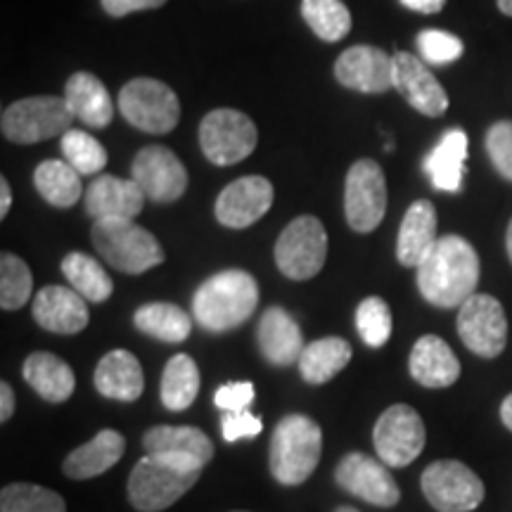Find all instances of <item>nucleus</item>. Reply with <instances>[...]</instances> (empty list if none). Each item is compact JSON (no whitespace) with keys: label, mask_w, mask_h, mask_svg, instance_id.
<instances>
[{"label":"nucleus","mask_w":512,"mask_h":512,"mask_svg":"<svg viewBox=\"0 0 512 512\" xmlns=\"http://www.w3.org/2000/svg\"><path fill=\"white\" fill-rule=\"evenodd\" d=\"M24 380L34 392L50 403H62L74 394L76 377L67 361L48 351H36L24 361Z\"/></svg>","instance_id":"28"},{"label":"nucleus","mask_w":512,"mask_h":512,"mask_svg":"<svg viewBox=\"0 0 512 512\" xmlns=\"http://www.w3.org/2000/svg\"><path fill=\"white\" fill-rule=\"evenodd\" d=\"M0 512H67V505L53 489L19 482L0 491Z\"/></svg>","instance_id":"37"},{"label":"nucleus","mask_w":512,"mask_h":512,"mask_svg":"<svg viewBox=\"0 0 512 512\" xmlns=\"http://www.w3.org/2000/svg\"><path fill=\"white\" fill-rule=\"evenodd\" d=\"M467 133L460 128L444 133L432 155L425 159V174L430 176L432 185L441 192H458L463 185L465 162H467Z\"/></svg>","instance_id":"29"},{"label":"nucleus","mask_w":512,"mask_h":512,"mask_svg":"<svg viewBox=\"0 0 512 512\" xmlns=\"http://www.w3.org/2000/svg\"><path fill=\"white\" fill-rule=\"evenodd\" d=\"M34 185L38 195L57 209H69L81 200V174L60 159H46L36 166Z\"/></svg>","instance_id":"32"},{"label":"nucleus","mask_w":512,"mask_h":512,"mask_svg":"<svg viewBox=\"0 0 512 512\" xmlns=\"http://www.w3.org/2000/svg\"><path fill=\"white\" fill-rule=\"evenodd\" d=\"M200 475L202 467L147 453L128 477V501L138 512H162L190 491Z\"/></svg>","instance_id":"4"},{"label":"nucleus","mask_w":512,"mask_h":512,"mask_svg":"<svg viewBox=\"0 0 512 512\" xmlns=\"http://www.w3.org/2000/svg\"><path fill=\"white\" fill-rule=\"evenodd\" d=\"M119 110L128 124L155 136L171 133L181 121L178 95L164 81L150 76H140L121 88Z\"/></svg>","instance_id":"7"},{"label":"nucleus","mask_w":512,"mask_h":512,"mask_svg":"<svg viewBox=\"0 0 512 512\" xmlns=\"http://www.w3.org/2000/svg\"><path fill=\"white\" fill-rule=\"evenodd\" d=\"M124 448L126 441L117 430H102L88 444L79 446L64 458V475L69 479H76V482L105 475L124 456Z\"/></svg>","instance_id":"27"},{"label":"nucleus","mask_w":512,"mask_h":512,"mask_svg":"<svg viewBox=\"0 0 512 512\" xmlns=\"http://www.w3.org/2000/svg\"><path fill=\"white\" fill-rule=\"evenodd\" d=\"M422 494L437 512H472L484 501V482L460 460H437L422 472Z\"/></svg>","instance_id":"10"},{"label":"nucleus","mask_w":512,"mask_h":512,"mask_svg":"<svg viewBox=\"0 0 512 512\" xmlns=\"http://www.w3.org/2000/svg\"><path fill=\"white\" fill-rule=\"evenodd\" d=\"M60 138L64 162L79 171L81 176H93L107 166L105 145L98 138H93L91 133L79 131V128H69Z\"/></svg>","instance_id":"36"},{"label":"nucleus","mask_w":512,"mask_h":512,"mask_svg":"<svg viewBox=\"0 0 512 512\" xmlns=\"http://www.w3.org/2000/svg\"><path fill=\"white\" fill-rule=\"evenodd\" d=\"M458 335L472 354L496 358L508 344V318L491 294H472L458 311Z\"/></svg>","instance_id":"13"},{"label":"nucleus","mask_w":512,"mask_h":512,"mask_svg":"<svg viewBox=\"0 0 512 512\" xmlns=\"http://www.w3.org/2000/svg\"><path fill=\"white\" fill-rule=\"evenodd\" d=\"M418 50L427 62L432 64H448L456 62L463 55V41L458 36L448 34L439 29H425L418 34Z\"/></svg>","instance_id":"40"},{"label":"nucleus","mask_w":512,"mask_h":512,"mask_svg":"<svg viewBox=\"0 0 512 512\" xmlns=\"http://www.w3.org/2000/svg\"><path fill=\"white\" fill-rule=\"evenodd\" d=\"M62 273L69 280L72 290L81 294L86 302L102 304L112 297L114 283L93 256L83 252H72L62 259Z\"/></svg>","instance_id":"34"},{"label":"nucleus","mask_w":512,"mask_h":512,"mask_svg":"<svg viewBox=\"0 0 512 512\" xmlns=\"http://www.w3.org/2000/svg\"><path fill=\"white\" fill-rule=\"evenodd\" d=\"M31 311H34L36 323L55 335H76V332L86 330L88 320H91L86 299L76 290L60 285L43 287L36 294Z\"/></svg>","instance_id":"19"},{"label":"nucleus","mask_w":512,"mask_h":512,"mask_svg":"<svg viewBox=\"0 0 512 512\" xmlns=\"http://www.w3.org/2000/svg\"><path fill=\"white\" fill-rule=\"evenodd\" d=\"M133 181L140 185L147 200L171 204L181 200L188 188V171L174 152L164 145H147L131 164Z\"/></svg>","instance_id":"15"},{"label":"nucleus","mask_w":512,"mask_h":512,"mask_svg":"<svg viewBox=\"0 0 512 512\" xmlns=\"http://www.w3.org/2000/svg\"><path fill=\"white\" fill-rule=\"evenodd\" d=\"M335 79L349 91L387 93L394 88V57L375 46L347 48L335 62Z\"/></svg>","instance_id":"17"},{"label":"nucleus","mask_w":512,"mask_h":512,"mask_svg":"<svg viewBox=\"0 0 512 512\" xmlns=\"http://www.w3.org/2000/svg\"><path fill=\"white\" fill-rule=\"evenodd\" d=\"M74 114L69 110L67 100L55 95H36L24 98L5 107L0 117V131L3 136L19 145H34L41 140L64 136L72 128Z\"/></svg>","instance_id":"6"},{"label":"nucleus","mask_w":512,"mask_h":512,"mask_svg":"<svg viewBox=\"0 0 512 512\" xmlns=\"http://www.w3.org/2000/svg\"><path fill=\"white\" fill-rule=\"evenodd\" d=\"M164 408L169 411H185L200 394V368L188 354H178L166 363L162 382H159Z\"/></svg>","instance_id":"33"},{"label":"nucleus","mask_w":512,"mask_h":512,"mask_svg":"<svg viewBox=\"0 0 512 512\" xmlns=\"http://www.w3.org/2000/svg\"><path fill=\"white\" fill-rule=\"evenodd\" d=\"M335 512H358V510L356 508H349V505H339Z\"/></svg>","instance_id":"51"},{"label":"nucleus","mask_w":512,"mask_h":512,"mask_svg":"<svg viewBox=\"0 0 512 512\" xmlns=\"http://www.w3.org/2000/svg\"><path fill=\"white\" fill-rule=\"evenodd\" d=\"M93 247L105 264L121 273L140 275L164 261V249L155 235L133 219H100L91 228Z\"/></svg>","instance_id":"5"},{"label":"nucleus","mask_w":512,"mask_h":512,"mask_svg":"<svg viewBox=\"0 0 512 512\" xmlns=\"http://www.w3.org/2000/svg\"><path fill=\"white\" fill-rule=\"evenodd\" d=\"M233 512H245V510H233Z\"/></svg>","instance_id":"52"},{"label":"nucleus","mask_w":512,"mask_h":512,"mask_svg":"<svg viewBox=\"0 0 512 512\" xmlns=\"http://www.w3.org/2000/svg\"><path fill=\"white\" fill-rule=\"evenodd\" d=\"M102 10L110 17H126L138 10H155L166 5V0H100Z\"/></svg>","instance_id":"44"},{"label":"nucleus","mask_w":512,"mask_h":512,"mask_svg":"<svg viewBox=\"0 0 512 512\" xmlns=\"http://www.w3.org/2000/svg\"><path fill=\"white\" fill-rule=\"evenodd\" d=\"M12 204V190L8 178H0V219H5Z\"/></svg>","instance_id":"47"},{"label":"nucleus","mask_w":512,"mask_h":512,"mask_svg":"<svg viewBox=\"0 0 512 512\" xmlns=\"http://www.w3.org/2000/svg\"><path fill=\"white\" fill-rule=\"evenodd\" d=\"M145 207V192L140 185L117 176H98L86 188V214L100 219H136Z\"/></svg>","instance_id":"20"},{"label":"nucleus","mask_w":512,"mask_h":512,"mask_svg":"<svg viewBox=\"0 0 512 512\" xmlns=\"http://www.w3.org/2000/svg\"><path fill=\"white\" fill-rule=\"evenodd\" d=\"M392 311L382 297H368L356 309V330L368 347L380 349L392 337Z\"/></svg>","instance_id":"39"},{"label":"nucleus","mask_w":512,"mask_h":512,"mask_svg":"<svg viewBox=\"0 0 512 512\" xmlns=\"http://www.w3.org/2000/svg\"><path fill=\"white\" fill-rule=\"evenodd\" d=\"M256 342H259L266 361L280 368L299 363V356L306 347L297 320L280 306H271L264 311L259 320V330H256Z\"/></svg>","instance_id":"22"},{"label":"nucleus","mask_w":512,"mask_h":512,"mask_svg":"<svg viewBox=\"0 0 512 512\" xmlns=\"http://www.w3.org/2000/svg\"><path fill=\"white\" fill-rule=\"evenodd\" d=\"M351 344L342 337H323L306 344L299 356V373L309 384H323L349 366Z\"/></svg>","instance_id":"30"},{"label":"nucleus","mask_w":512,"mask_h":512,"mask_svg":"<svg viewBox=\"0 0 512 512\" xmlns=\"http://www.w3.org/2000/svg\"><path fill=\"white\" fill-rule=\"evenodd\" d=\"M444 3L446 0H401L403 8L420 12V15H434V12L444 8Z\"/></svg>","instance_id":"46"},{"label":"nucleus","mask_w":512,"mask_h":512,"mask_svg":"<svg viewBox=\"0 0 512 512\" xmlns=\"http://www.w3.org/2000/svg\"><path fill=\"white\" fill-rule=\"evenodd\" d=\"M256 143V124L240 110H211L200 124L202 152L216 166L242 162L256 150Z\"/></svg>","instance_id":"9"},{"label":"nucleus","mask_w":512,"mask_h":512,"mask_svg":"<svg viewBox=\"0 0 512 512\" xmlns=\"http://www.w3.org/2000/svg\"><path fill=\"white\" fill-rule=\"evenodd\" d=\"M394 88L415 112L437 119L448 110V95L427 64L411 53L394 55Z\"/></svg>","instance_id":"18"},{"label":"nucleus","mask_w":512,"mask_h":512,"mask_svg":"<svg viewBox=\"0 0 512 512\" xmlns=\"http://www.w3.org/2000/svg\"><path fill=\"white\" fill-rule=\"evenodd\" d=\"M496 3H498V10H501L505 17H512V0H496Z\"/></svg>","instance_id":"49"},{"label":"nucleus","mask_w":512,"mask_h":512,"mask_svg":"<svg viewBox=\"0 0 512 512\" xmlns=\"http://www.w3.org/2000/svg\"><path fill=\"white\" fill-rule=\"evenodd\" d=\"M437 209L430 200H418L403 216L399 238H396V259L401 266L418 268L425 256L437 245Z\"/></svg>","instance_id":"23"},{"label":"nucleus","mask_w":512,"mask_h":512,"mask_svg":"<svg viewBox=\"0 0 512 512\" xmlns=\"http://www.w3.org/2000/svg\"><path fill=\"white\" fill-rule=\"evenodd\" d=\"M143 448L150 456H166L181 463L204 467L214 458V444L197 427L157 425L143 434Z\"/></svg>","instance_id":"21"},{"label":"nucleus","mask_w":512,"mask_h":512,"mask_svg":"<svg viewBox=\"0 0 512 512\" xmlns=\"http://www.w3.org/2000/svg\"><path fill=\"white\" fill-rule=\"evenodd\" d=\"M484 145L494 169L512 183V121H496L486 131Z\"/></svg>","instance_id":"41"},{"label":"nucleus","mask_w":512,"mask_h":512,"mask_svg":"<svg viewBox=\"0 0 512 512\" xmlns=\"http://www.w3.org/2000/svg\"><path fill=\"white\" fill-rule=\"evenodd\" d=\"M501 420H503V425L512 432V394L505 396L501 403Z\"/></svg>","instance_id":"48"},{"label":"nucleus","mask_w":512,"mask_h":512,"mask_svg":"<svg viewBox=\"0 0 512 512\" xmlns=\"http://www.w3.org/2000/svg\"><path fill=\"white\" fill-rule=\"evenodd\" d=\"M275 264L290 280H311L328 259V233L316 216H297L275 242Z\"/></svg>","instance_id":"8"},{"label":"nucleus","mask_w":512,"mask_h":512,"mask_svg":"<svg viewBox=\"0 0 512 512\" xmlns=\"http://www.w3.org/2000/svg\"><path fill=\"white\" fill-rule=\"evenodd\" d=\"M302 17L313 34L328 43L342 41L354 27L351 12L342 0H302Z\"/></svg>","instance_id":"35"},{"label":"nucleus","mask_w":512,"mask_h":512,"mask_svg":"<svg viewBox=\"0 0 512 512\" xmlns=\"http://www.w3.org/2000/svg\"><path fill=\"white\" fill-rule=\"evenodd\" d=\"M387 211V181L382 166L373 159H358L347 171L344 214L356 233H373Z\"/></svg>","instance_id":"11"},{"label":"nucleus","mask_w":512,"mask_h":512,"mask_svg":"<svg viewBox=\"0 0 512 512\" xmlns=\"http://www.w3.org/2000/svg\"><path fill=\"white\" fill-rule=\"evenodd\" d=\"M93 382L95 389L105 399L126 403L140 399L145 389V375L140 361L126 349H114L102 356L98 368H95Z\"/></svg>","instance_id":"25"},{"label":"nucleus","mask_w":512,"mask_h":512,"mask_svg":"<svg viewBox=\"0 0 512 512\" xmlns=\"http://www.w3.org/2000/svg\"><path fill=\"white\" fill-rule=\"evenodd\" d=\"M323 453V432L306 415H285L271 437V475L283 486L304 484Z\"/></svg>","instance_id":"3"},{"label":"nucleus","mask_w":512,"mask_h":512,"mask_svg":"<svg viewBox=\"0 0 512 512\" xmlns=\"http://www.w3.org/2000/svg\"><path fill=\"white\" fill-rule=\"evenodd\" d=\"M408 370L413 380L427 389H444L458 382L460 361L444 339L437 335H425L415 342L408 358Z\"/></svg>","instance_id":"24"},{"label":"nucleus","mask_w":512,"mask_h":512,"mask_svg":"<svg viewBox=\"0 0 512 512\" xmlns=\"http://www.w3.org/2000/svg\"><path fill=\"white\" fill-rule=\"evenodd\" d=\"M64 100L74 119H79L88 128H105L114 119V105L110 91L98 76L91 72H76L69 76L64 86Z\"/></svg>","instance_id":"26"},{"label":"nucleus","mask_w":512,"mask_h":512,"mask_svg":"<svg viewBox=\"0 0 512 512\" xmlns=\"http://www.w3.org/2000/svg\"><path fill=\"white\" fill-rule=\"evenodd\" d=\"M254 401V384L252 382H228L216 389L214 403L223 413L247 411L249 403Z\"/></svg>","instance_id":"42"},{"label":"nucleus","mask_w":512,"mask_h":512,"mask_svg":"<svg viewBox=\"0 0 512 512\" xmlns=\"http://www.w3.org/2000/svg\"><path fill=\"white\" fill-rule=\"evenodd\" d=\"M136 328L143 335L159 339L164 344H178L185 342L192 332V318L185 313L181 306L166 304V302H152L140 306L133 316Z\"/></svg>","instance_id":"31"},{"label":"nucleus","mask_w":512,"mask_h":512,"mask_svg":"<svg viewBox=\"0 0 512 512\" xmlns=\"http://www.w3.org/2000/svg\"><path fill=\"white\" fill-rule=\"evenodd\" d=\"M15 413V392L8 382H0V420L8 422Z\"/></svg>","instance_id":"45"},{"label":"nucleus","mask_w":512,"mask_h":512,"mask_svg":"<svg viewBox=\"0 0 512 512\" xmlns=\"http://www.w3.org/2000/svg\"><path fill=\"white\" fill-rule=\"evenodd\" d=\"M425 439V422H422L420 413L406 403L389 406L375 422V451L382 463L389 467L411 465L425 448Z\"/></svg>","instance_id":"12"},{"label":"nucleus","mask_w":512,"mask_h":512,"mask_svg":"<svg viewBox=\"0 0 512 512\" xmlns=\"http://www.w3.org/2000/svg\"><path fill=\"white\" fill-rule=\"evenodd\" d=\"M261 430H264V422L249 411L226 413L221 420L223 439L230 441V444L238 439H252L256 434H261Z\"/></svg>","instance_id":"43"},{"label":"nucleus","mask_w":512,"mask_h":512,"mask_svg":"<svg viewBox=\"0 0 512 512\" xmlns=\"http://www.w3.org/2000/svg\"><path fill=\"white\" fill-rule=\"evenodd\" d=\"M34 290V275L17 254L3 252L0 256V306L3 311H17L29 302Z\"/></svg>","instance_id":"38"},{"label":"nucleus","mask_w":512,"mask_h":512,"mask_svg":"<svg viewBox=\"0 0 512 512\" xmlns=\"http://www.w3.org/2000/svg\"><path fill=\"white\" fill-rule=\"evenodd\" d=\"M259 304V285L254 275L228 268L211 275L192 297V316L209 332H230L247 323Z\"/></svg>","instance_id":"2"},{"label":"nucleus","mask_w":512,"mask_h":512,"mask_svg":"<svg viewBox=\"0 0 512 512\" xmlns=\"http://www.w3.org/2000/svg\"><path fill=\"white\" fill-rule=\"evenodd\" d=\"M273 204V185L264 176H242L223 188L214 214L226 228H249L264 219Z\"/></svg>","instance_id":"16"},{"label":"nucleus","mask_w":512,"mask_h":512,"mask_svg":"<svg viewBox=\"0 0 512 512\" xmlns=\"http://www.w3.org/2000/svg\"><path fill=\"white\" fill-rule=\"evenodd\" d=\"M505 249H508V256L512 261V219H510V226H508V235H505Z\"/></svg>","instance_id":"50"},{"label":"nucleus","mask_w":512,"mask_h":512,"mask_svg":"<svg viewBox=\"0 0 512 512\" xmlns=\"http://www.w3.org/2000/svg\"><path fill=\"white\" fill-rule=\"evenodd\" d=\"M479 285V256L460 235H444L418 266V290L427 304L460 309Z\"/></svg>","instance_id":"1"},{"label":"nucleus","mask_w":512,"mask_h":512,"mask_svg":"<svg viewBox=\"0 0 512 512\" xmlns=\"http://www.w3.org/2000/svg\"><path fill=\"white\" fill-rule=\"evenodd\" d=\"M335 482L347 494L361 498L377 508H394L401 501V489L389 475V465L366 453H349L339 460Z\"/></svg>","instance_id":"14"}]
</instances>
